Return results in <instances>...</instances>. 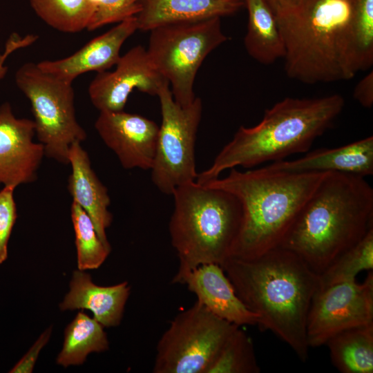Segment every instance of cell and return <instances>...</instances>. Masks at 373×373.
<instances>
[{"mask_svg":"<svg viewBox=\"0 0 373 373\" xmlns=\"http://www.w3.org/2000/svg\"><path fill=\"white\" fill-rule=\"evenodd\" d=\"M149 32L146 52L151 62L169 82L175 101L189 106L195 98L194 82L203 61L229 39L221 18L168 23Z\"/></svg>","mask_w":373,"mask_h":373,"instance_id":"7","label":"cell"},{"mask_svg":"<svg viewBox=\"0 0 373 373\" xmlns=\"http://www.w3.org/2000/svg\"><path fill=\"white\" fill-rule=\"evenodd\" d=\"M354 98L362 106L370 108L373 105V73L371 70L356 85Z\"/></svg>","mask_w":373,"mask_h":373,"instance_id":"33","label":"cell"},{"mask_svg":"<svg viewBox=\"0 0 373 373\" xmlns=\"http://www.w3.org/2000/svg\"><path fill=\"white\" fill-rule=\"evenodd\" d=\"M103 327L94 318L78 312L65 329L57 363L64 367L81 365L90 353L107 350L109 343Z\"/></svg>","mask_w":373,"mask_h":373,"instance_id":"23","label":"cell"},{"mask_svg":"<svg viewBox=\"0 0 373 373\" xmlns=\"http://www.w3.org/2000/svg\"><path fill=\"white\" fill-rule=\"evenodd\" d=\"M38 38L37 35H28L25 37H21L17 33H12L6 42L4 51L0 52V81L5 77L8 66L4 63L8 56L15 50L25 48L32 44Z\"/></svg>","mask_w":373,"mask_h":373,"instance_id":"32","label":"cell"},{"mask_svg":"<svg viewBox=\"0 0 373 373\" xmlns=\"http://www.w3.org/2000/svg\"><path fill=\"white\" fill-rule=\"evenodd\" d=\"M91 17L86 30L93 31L107 24L119 23L135 17L141 0H87Z\"/></svg>","mask_w":373,"mask_h":373,"instance_id":"29","label":"cell"},{"mask_svg":"<svg viewBox=\"0 0 373 373\" xmlns=\"http://www.w3.org/2000/svg\"><path fill=\"white\" fill-rule=\"evenodd\" d=\"M169 232L179 266L172 283L205 264L221 265L238 237L242 207L232 193L191 181L173 192Z\"/></svg>","mask_w":373,"mask_h":373,"instance_id":"6","label":"cell"},{"mask_svg":"<svg viewBox=\"0 0 373 373\" xmlns=\"http://www.w3.org/2000/svg\"><path fill=\"white\" fill-rule=\"evenodd\" d=\"M162 123L153 164L151 181L162 193L172 195L179 186L196 180L195 144L202 113V102L195 97L186 106L173 99L169 84L160 88Z\"/></svg>","mask_w":373,"mask_h":373,"instance_id":"10","label":"cell"},{"mask_svg":"<svg viewBox=\"0 0 373 373\" xmlns=\"http://www.w3.org/2000/svg\"><path fill=\"white\" fill-rule=\"evenodd\" d=\"M254 343L238 327L227 339L206 373H259Z\"/></svg>","mask_w":373,"mask_h":373,"instance_id":"27","label":"cell"},{"mask_svg":"<svg viewBox=\"0 0 373 373\" xmlns=\"http://www.w3.org/2000/svg\"><path fill=\"white\" fill-rule=\"evenodd\" d=\"M35 135L33 120L16 117L9 102L0 106V184L16 187L37 179L45 154Z\"/></svg>","mask_w":373,"mask_h":373,"instance_id":"14","label":"cell"},{"mask_svg":"<svg viewBox=\"0 0 373 373\" xmlns=\"http://www.w3.org/2000/svg\"><path fill=\"white\" fill-rule=\"evenodd\" d=\"M238 327L196 301L178 314L160 337L153 372L206 373Z\"/></svg>","mask_w":373,"mask_h":373,"instance_id":"9","label":"cell"},{"mask_svg":"<svg viewBox=\"0 0 373 373\" xmlns=\"http://www.w3.org/2000/svg\"><path fill=\"white\" fill-rule=\"evenodd\" d=\"M165 80L151 62L146 49L136 46L122 55L113 71L97 75L88 86L89 98L99 111H122L135 90L157 95Z\"/></svg>","mask_w":373,"mask_h":373,"instance_id":"12","label":"cell"},{"mask_svg":"<svg viewBox=\"0 0 373 373\" xmlns=\"http://www.w3.org/2000/svg\"><path fill=\"white\" fill-rule=\"evenodd\" d=\"M30 3L42 21L63 32L86 30L91 17L87 0H30Z\"/></svg>","mask_w":373,"mask_h":373,"instance_id":"25","label":"cell"},{"mask_svg":"<svg viewBox=\"0 0 373 373\" xmlns=\"http://www.w3.org/2000/svg\"><path fill=\"white\" fill-rule=\"evenodd\" d=\"M328 172H291L265 166L230 169L204 183L225 190L242 207L240 229L230 257L248 259L279 247L300 210Z\"/></svg>","mask_w":373,"mask_h":373,"instance_id":"3","label":"cell"},{"mask_svg":"<svg viewBox=\"0 0 373 373\" xmlns=\"http://www.w3.org/2000/svg\"><path fill=\"white\" fill-rule=\"evenodd\" d=\"M70 214L75 236L78 269L82 271L97 269L104 263L111 249L100 240L86 212L73 201Z\"/></svg>","mask_w":373,"mask_h":373,"instance_id":"28","label":"cell"},{"mask_svg":"<svg viewBox=\"0 0 373 373\" xmlns=\"http://www.w3.org/2000/svg\"><path fill=\"white\" fill-rule=\"evenodd\" d=\"M365 178L328 172L279 247L321 274L373 228V189Z\"/></svg>","mask_w":373,"mask_h":373,"instance_id":"2","label":"cell"},{"mask_svg":"<svg viewBox=\"0 0 373 373\" xmlns=\"http://www.w3.org/2000/svg\"><path fill=\"white\" fill-rule=\"evenodd\" d=\"M131 287L126 281L112 286H99L82 270L73 272L69 292L59 307L61 310L88 309L103 327L119 325Z\"/></svg>","mask_w":373,"mask_h":373,"instance_id":"19","label":"cell"},{"mask_svg":"<svg viewBox=\"0 0 373 373\" xmlns=\"http://www.w3.org/2000/svg\"><path fill=\"white\" fill-rule=\"evenodd\" d=\"M220 266L239 298L259 316V328L271 332L305 362L307 316L321 288L319 274L281 247L252 258L229 257Z\"/></svg>","mask_w":373,"mask_h":373,"instance_id":"1","label":"cell"},{"mask_svg":"<svg viewBox=\"0 0 373 373\" xmlns=\"http://www.w3.org/2000/svg\"><path fill=\"white\" fill-rule=\"evenodd\" d=\"M349 30V58L355 75L373 64V0H353Z\"/></svg>","mask_w":373,"mask_h":373,"instance_id":"24","label":"cell"},{"mask_svg":"<svg viewBox=\"0 0 373 373\" xmlns=\"http://www.w3.org/2000/svg\"><path fill=\"white\" fill-rule=\"evenodd\" d=\"M291 172H340L365 178L373 175V137L331 149H319L299 158L267 164Z\"/></svg>","mask_w":373,"mask_h":373,"instance_id":"18","label":"cell"},{"mask_svg":"<svg viewBox=\"0 0 373 373\" xmlns=\"http://www.w3.org/2000/svg\"><path fill=\"white\" fill-rule=\"evenodd\" d=\"M248 21L244 44L256 61L272 64L284 58L285 47L277 18L265 0H244Z\"/></svg>","mask_w":373,"mask_h":373,"instance_id":"21","label":"cell"},{"mask_svg":"<svg viewBox=\"0 0 373 373\" xmlns=\"http://www.w3.org/2000/svg\"><path fill=\"white\" fill-rule=\"evenodd\" d=\"M95 128L124 169L151 170L159 133L154 121L124 111H99Z\"/></svg>","mask_w":373,"mask_h":373,"instance_id":"13","label":"cell"},{"mask_svg":"<svg viewBox=\"0 0 373 373\" xmlns=\"http://www.w3.org/2000/svg\"><path fill=\"white\" fill-rule=\"evenodd\" d=\"M372 269L373 228L319 274L321 288L354 280L360 272Z\"/></svg>","mask_w":373,"mask_h":373,"instance_id":"26","label":"cell"},{"mask_svg":"<svg viewBox=\"0 0 373 373\" xmlns=\"http://www.w3.org/2000/svg\"><path fill=\"white\" fill-rule=\"evenodd\" d=\"M68 164L71 166L72 173L68 177V189L73 202L86 212L100 240L111 249L106 233L113 221V215L108 210L111 198L107 188L93 169L81 142H76L70 146Z\"/></svg>","mask_w":373,"mask_h":373,"instance_id":"17","label":"cell"},{"mask_svg":"<svg viewBox=\"0 0 373 373\" xmlns=\"http://www.w3.org/2000/svg\"><path fill=\"white\" fill-rule=\"evenodd\" d=\"M51 330L45 331L37 340L28 352L11 369V373H31L35 365L38 356L43 347L48 342Z\"/></svg>","mask_w":373,"mask_h":373,"instance_id":"31","label":"cell"},{"mask_svg":"<svg viewBox=\"0 0 373 373\" xmlns=\"http://www.w3.org/2000/svg\"><path fill=\"white\" fill-rule=\"evenodd\" d=\"M136 30L135 17L126 19L109 30L95 37L73 55L57 60L37 63L44 72L59 79L73 83L88 72L106 71L119 61L122 45Z\"/></svg>","mask_w":373,"mask_h":373,"instance_id":"15","label":"cell"},{"mask_svg":"<svg viewBox=\"0 0 373 373\" xmlns=\"http://www.w3.org/2000/svg\"><path fill=\"white\" fill-rule=\"evenodd\" d=\"M12 186H4L0 191V265L8 257V244L17 219V207Z\"/></svg>","mask_w":373,"mask_h":373,"instance_id":"30","label":"cell"},{"mask_svg":"<svg viewBox=\"0 0 373 373\" xmlns=\"http://www.w3.org/2000/svg\"><path fill=\"white\" fill-rule=\"evenodd\" d=\"M245 8L244 0H141L135 16L141 31L168 23L231 16Z\"/></svg>","mask_w":373,"mask_h":373,"instance_id":"20","label":"cell"},{"mask_svg":"<svg viewBox=\"0 0 373 373\" xmlns=\"http://www.w3.org/2000/svg\"><path fill=\"white\" fill-rule=\"evenodd\" d=\"M15 82L30 101L35 134L45 155L68 164L72 144L87 137L77 119L72 83L44 72L33 62L18 68Z\"/></svg>","mask_w":373,"mask_h":373,"instance_id":"8","label":"cell"},{"mask_svg":"<svg viewBox=\"0 0 373 373\" xmlns=\"http://www.w3.org/2000/svg\"><path fill=\"white\" fill-rule=\"evenodd\" d=\"M334 367L342 373L373 372V324L343 331L325 343Z\"/></svg>","mask_w":373,"mask_h":373,"instance_id":"22","label":"cell"},{"mask_svg":"<svg viewBox=\"0 0 373 373\" xmlns=\"http://www.w3.org/2000/svg\"><path fill=\"white\" fill-rule=\"evenodd\" d=\"M353 0H305L277 18L283 37L287 75L314 84L354 77L349 58Z\"/></svg>","mask_w":373,"mask_h":373,"instance_id":"5","label":"cell"},{"mask_svg":"<svg viewBox=\"0 0 373 373\" xmlns=\"http://www.w3.org/2000/svg\"><path fill=\"white\" fill-rule=\"evenodd\" d=\"M197 301L216 316L239 327L257 325L259 316L250 311L236 293L223 269L218 264L198 267L180 278Z\"/></svg>","mask_w":373,"mask_h":373,"instance_id":"16","label":"cell"},{"mask_svg":"<svg viewBox=\"0 0 373 373\" xmlns=\"http://www.w3.org/2000/svg\"><path fill=\"white\" fill-rule=\"evenodd\" d=\"M344 106L338 94L284 98L266 109L256 125L241 126L195 181L204 184L236 166L250 169L308 152L315 140L332 127Z\"/></svg>","mask_w":373,"mask_h":373,"instance_id":"4","label":"cell"},{"mask_svg":"<svg viewBox=\"0 0 373 373\" xmlns=\"http://www.w3.org/2000/svg\"><path fill=\"white\" fill-rule=\"evenodd\" d=\"M276 18L286 16L296 10L305 0H265Z\"/></svg>","mask_w":373,"mask_h":373,"instance_id":"34","label":"cell"},{"mask_svg":"<svg viewBox=\"0 0 373 373\" xmlns=\"http://www.w3.org/2000/svg\"><path fill=\"white\" fill-rule=\"evenodd\" d=\"M373 324V273L365 280L336 283L321 288L313 298L307 322L309 347L325 345L334 335Z\"/></svg>","mask_w":373,"mask_h":373,"instance_id":"11","label":"cell"}]
</instances>
